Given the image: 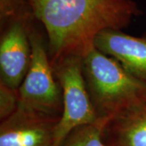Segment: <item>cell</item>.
I'll return each mask as SVG.
<instances>
[{"label": "cell", "mask_w": 146, "mask_h": 146, "mask_svg": "<svg viewBox=\"0 0 146 146\" xmlns=\"http://www.w3.org/2000/svg\"><path fill=\"white\" fill-rule=\"evenodd\" d=\"M30 5L45 29L52 67L67 58H82L101 32L122 30L141 14L132 0H30Z\"/></svg>", "instance_id": "6da1fadb"}, {"label": "cell", "mask_w": 146, "mask_h": 146, "mask_svg": "<svg viewBox=\"0 0 146 146\" xmlns=\"http://www.w3.org/2000/svg\"><path fill=\"white\" fill-rule=\"evenodd\" d=\"M82 70L98 122H106L146 100V85L114 58L94 47L82 58Z\"/></svg>", "instance_id": "7a4b0ae2"}, {"label": "cell", "mask_w": 146, "mask_h": 146, "mask_svg": "<svg viewBox=\"0 0 146 146\" xmlns=\"http://www.w3.org/2000/svg\"><path fill=\"white\" fill-rule=\"evenodd\" d=\"M29 38L31 63L19 88L18 108L61 117L62 89L50 63L47 46L32 25L29 26Z\"/></svg>", "instance_id": "3957f363"}, {"label": "cell", "mask_w": 146, "mask_h": 146, "mask_svg": "<svg viewBox=\"0 0 146 146\" xmlns=\"http://www.w3.org/2000/svg\"><path fill=\"white\" fill-rule=\"evenodd\" d=\"M53 68L63 94V112L53 144V146H59L73 129L99 122L84 77L82 58H67Z\"/></svg>", "instance_id": "277c9868"}, {"label": "cell", "mask_w": 146, "mask_h": 146, "mask_svg": "<svg viewBox=\"0 0 146 146\" xmlns=\"http://www.w3.org/2000/svg\"><path fill=\"white\" fill-rule=\"evenodd\" d=\"M33 14L18 16L2 24L0 40V82L19 89L32 58L29 26Z\"/></svg>", "instance_id": "5b68a950"}, {"label": "cell", "mask_w": 146, "mask_h": 146, "mask_svg": "<svg viewBox=\"0 0 146 146\" xmlns=\"http://www.w3.org/2000/svg\"><path fill=\"white\" fill-rule=\"evenodd\" d=\"M60 117L17 108L1 121L0 146H53Z\"/></svg>", "instance_id": "8992f818"}, {"label": "cell", "mask_w": 146, "mask_h": 146, "mask_svg": "<svg viewBox=\"0 0 146 146\" xmlns=\"http://www.w3.org/2000/svg\"><path fill=\"white\" fill-rule=\"evenodd\" d=\"M94 47L114 58L134 78L146 85V35L135 36L106 29L94 40Z\"/></svg>", "instance_id": "52a82bcc"}, {"label": "cell", "mask_w": 146, "mask_h": 146, "mask_svg": "<svg viewBox=\"0 0 146 146\" xmlns=\"http://www.w3.org/2000/svg\"><path fill=\"white\" fill-rule=\"evenodd\" d=\"M102 137L107 146H146V100L106 122Z\"/></svg>", "instance_id": "ba28073f"}, {"label": "cell", "mask_w": 146, "mask_h": 146, "mask_svg": "<svg viewBox=\"0 0 146 146\" xmlns=\"http://www.w3.org/2000/svg\"><path fill=\"white\" fill-rule=\"evenodd\" d=\"M103 125L100 123L73 129L59 146H107L102 137Z\"/></svg>", "instance_id": "9c48e42d"}, {"label": "cell", "mask_w": 146, "mask_h": 146, "mask_svg": "<svg viewBox=\"0 0 146 146\" xmlns=\"http://www.w3.org/2000/svg\"><path fill=\"white\" fill-rule=\"evenodd\" d=\"M19 105V89H11L0 82V119H7L12 115Z\"/></svg>", "instance_id": "30bf717a"}]
</instances>
